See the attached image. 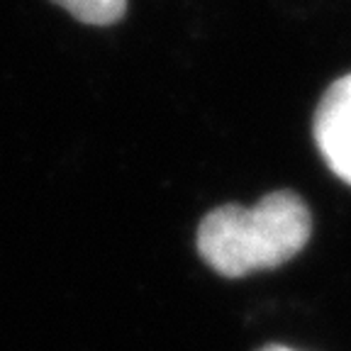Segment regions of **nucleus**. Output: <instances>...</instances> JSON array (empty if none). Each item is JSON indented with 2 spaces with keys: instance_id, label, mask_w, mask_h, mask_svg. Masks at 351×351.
<instances>
[{
  "instance_id": "nucleus-4",
  "label": "nucleus",
  "mask_w": 351,
  "mask_h": 351,
  "mask_svg": "<svg viewBox=\"0 0 351 351\" xmlns=\"http://www.w3.org/2000/svg\"><path fill=\"white\" fill-rule=\"evenodd\" d=\"M258 351H295V349H291V346H283V344H269V346H263V349H258Z\"/></svg>"
},
{
  "instance_id": "nucleus-2",
  "label": "nucleus",
  "mask_w": 351,
  "mask_h": 351,
  "mask_svg": "<svg viewBox=\"0 0 351 351\" xmlns=\"http://www.w3.org/2000/svg\"><path fill=\"white\" fill-rule=\"evenodd\" d=\"M313 134L329 171L351 186V73L337 78L319 98Z\"/></svg>"
},
{
  "instance_id": "nucleus-3",
  "label": "nucleus",
  "mask_w": 351,
  "mask_h": 351,
  "mask_svg": "<svg viewBox=\"0 0 351 351\" xmlns=\"http://www.w3.org/2000/svg\"><path fill=\"white\" fill-rule=\"evenodd\" d=\"M51 3L69 10L76 20L98 27L120 22L127 10V0H51Z\"/></svg>"
},
{
  "instance_id": "nucleus-1",
  "label": "nucleus",
  "mask_w": 351,
  "mask_h": 351,
  "mask_svg": "<svg viewBox=\"0 0 351 351\" xmlns=\"http://www.w3.org/2000/svg\"><path fill=\"white\" fill-rule=\"evenodd\" d=\"M313 215L298 193L276 191L254 208L222 205L197 227V254L225 278L278 269L305 249Z\"/></svg>"
}]
</instances>
